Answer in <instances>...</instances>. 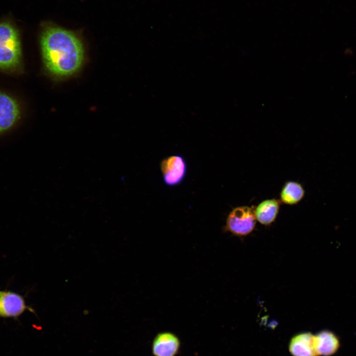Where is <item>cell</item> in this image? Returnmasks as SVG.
I'll list each match as a JSON object with an SVG mask.
<instances>
[{"mask_svg":"<svg viewBox=\"0 0 356 356\" xmlns=\"http://www.w3.org/2000/svg\"><path fill=\"white\" fill-rule=\"evenodd\" d=\"M256 222L255 209L247 206H240L229 213L224 230L237 236H245L253 230Z\"/></svg>","mask_w":356,"mask_h":356,"instance_id":"cell-3","label":"cell"},{"mask_svg":"<svg viewBox=\"0 0 356 356\" xmlns=\"http://www.w3.org/2000/svg\"><path fill=\"white\" fill-rule=\"evenodd\" d=\"M160 170L165 184L174 186L179 184L185 177L187 165L184 158L179 155L170 156L160 163Z\"/></svg>","mask_w":356,"mask_h":356,"instance_id":"cell-4","label":"cell"},{"mask_svg":"<svg viewBox=\"0 0 356 356\" xmlns=\"http://www.w3.org/2000/svg\"><path fill=\"white\" fill-rule=\"evenodd\" d=\"M305 194L302 185L296 181H288L285 183L280 193L281 202L288 205L298 203Z\"/></svg>","mask_w":356,"mask_h":356,"instance_id":"cell-11","label":"cell"},{"mask_svg":"<svg viewBox=\"0 0 356 356\" xmlns=\"http://www.w3.org/2000/svg\"><path fill=\"white\" fill-rule=\"evenodd\" d=\"M314 335L304 332L294 336L289 345L293 356H318L314 346Z\"/></svg>","mask_w":356,"mask_h":356,"instance_id":"cell-9","label":"cell"},{"mask_svg":"<svg viewBox=\"0 0 356 356\" xmlns=\"http://www.w3.org/2000/svg\"><path fill=\"white\" fill-rule=\"evenodd\" d=\"M26 310L34 313V310L26 306L22 296L9 291H0V317L16 318Z\"/></svg>","mask_w":356,"mask_h":356,"instance_id":"cell-5","label":"cell"},{"mask_svg":"<svg viewBox=\"0 0 356 356\" xmlns=\"http://www.w3.org/2000/svg\"><path fill=\"white\" fill-rule=\"evenodd\" d=\"M180 342L178 337L170 332L158 333L152 345L154 356H176L179 350Z\"/></svg>","mask_w":356,"mask_h":356,"instance_id":"cell-6","label":"cell"},{"mask_svg":"<svg viewBox=\"0 0 356 356\" xmlns=\"http://www.w3.org/2000/svg\"><path fill=\"white\" fill-rule=\"evenodd\" d=\"M279 209V202L275 199L260 203L255 209L256 220L261 224L268 225L275 220Z\"/></svg>","mask_w":356,"mask_h":356,"instance_id":"cell-10","label":"cell"},{"mask_svg":"<svg viewBox=\"0 0 356 356\" xmlns=\"http://www.w3.org/2000/svg\"><path fill=\"white\" fill-rule=\"evenodd\" d=\"M19 116L16 102L10 96L0 92V133L11 128Z\"/></svg>","mask_w":356,"mask_h":356,"instance_id":"cell-7","label":"cell"},{"mask_svg":"<svg viewBox=\"0 0 356 356\" xmlns=\"http://www.w3.org/2000/svg\"><path fill=\"white\" fill-rule=\"evenodd\" d=\"M314 346L318 356H330L339 350L338 337L332 331L324 330L314 335Z\"/></svg>","mask_w":356,"mask_h":356,"instance_id":"cell-8","label":"cell"},{"mask_svg":"<svg viewBox=\"0 0 356 356\" xmlns=\"http://www.w3.org/2000/svg\"><path fill=\"white\" fill-rule=\"evenodd\" d=\"M41 44L44 64L52 75L67 77L81 68L84 60V46L74 33L47 26L42 32Z\"/></svg>","mask_w":356,"mask_h":356,"instance_id":"cell-1","label":"cell"},{"mask_svg":"<svg viewBox=\"0 0 356 356\" xmlns=\"http://www.w3.org/2000/svg\"><path fill=\"white\" fill-rule=\"evenodd\" d=\"M21 58L18 31L9 23H0V68H15L20 63Z\"/></svg>","mask_w":356,"mask_h":356,"instance_id":"cell-2","label":"cell"}]
</instances>
